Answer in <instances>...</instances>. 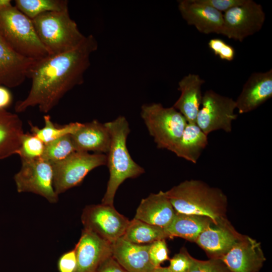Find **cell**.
I'll return each instance as SVG.
<instances>
[{
    "label": "cell",
    "instance_id": "obj_1",
    "mask_svg": "<svg viewBox=\"0 0 272 272\" xmlns=\"http://www.w3.org/2000/svg\"><path fill=\"white\" fill-rule=\"evenodd\" d=\"M97 48L95 37L89 35L73 49L37 60L29 76L31 88L26 97L16 103V112L33 107L42 113L50 111L69 91L83 83L91 55Z\"/></svg>",
    "mask_w": 272,
    "mask_h": 272
},
{
    "label": "cell",
    "instance_id": "obj_2",
    "mask_svg": "<svg viewBox=\"0 0 272 272\" xmlns=\"http://www.w3.org/2000/svg\"><path fill=\"white\" fill-rule=\"evenodd\" d=\"M165 193L177 213L205 216L215 225L227 220L226 195L201 180H185Z\"/></svg>",
    "mask_w": 272,
    "mask_h": 272
},
{
    "label": "cell",
    "instance_id": "obj_3",
    "mask_svg": "<svg viewBox=\"0 0 272 272\" xmlns=\"http://www.w3.org/2000/svg\"><path fill=\"white\" fill-rule=\"evenodd\" d=\"M111 137L110 145L106 154L109 178L102 203L113 206L115 195L119 186L128 178H134L145 172L144 169L131 158L126 147L130 132L125 117L119 116L114 120L104 123Z\"/></svg>",
    "mask_w": 272,
    "mask_h": 272
},
{
    "label": "cell",
    "instance_id": "obj_4",
    "mask_svg": "<svg viewBox=\"0 0 272 272\" xmlns=\"http://www.w3.org/2000/svg\"><path fill=\"white\" fill-rule=\"evenodd\" d=\"M37 36L49 55L70 51L85 39L68 9L42 14L32 20Z\"/></svg>",
    "mask_w": 272,
    "mask_h": 272
},
{
    "label": "cell",
    "instance_id": "obj_5",
    "mask_svg": "<svg viewBox=\"0 0 272 272\" xmlns=\"http://www.w3.org/2000/svg\"><path fill=\"white\" fill-rule=\"evenodd\" d=\"M0 35L14 51L24 57L39 60L49 55L32 20L15 6L0 9Z\"/></svg>",
    "mask_w": 272,
    "mask_h": 272
},
{
    "label": "cell",
    "instance_id": "obj_6",
    "mask_svg": "<svg viewBox=\"0 0 272 272\" xmlns=\"http://www.w3.org/2000/svg\"><path fill=\"white\" fill-rule=\"evenodd\" d=\"M141 116L157 147L173 153L187 123L182 114L173 106L153 103L142 106Z\"/></svg>",
    "mask_w": 272,
    "mask_h": 272
},
{
    "label": "cell",
    "instance_id": "obj_7",
    "mask_svg": "<svg viewBox=\"0 0 272 272\" xmlns=\"http://www.w3.org/2000/svg\"><path fill=\"white\" fill-rule=\"evenodd\" d=\"M106 163V154L75 151L63 160L52 164L55 192L59 195L79 185L90 171Z\"/></svg>",
    "mask_w": 272,
    "mask_h": 272
},
{
    "label": "cell",
    "instance_id": "obj_8",
    "mask_svg": "<svg viewBox=\"0 0 272 272\" xmlns=\"http://www.w3.org/2000/svg\"><path fill=\"white\" fill-rule=\"evenodd\" d=\"M20 170L14 179L18 192H31L39 195L49 202L58 201V195L53 186V170L52 164L42 158L21 159Z\"/></svg>",
    "mask_w": 272,
    "mask_h": 272
},
{
    "label": "cell",
    "instance_id": "obj_9",
    "mask_svg": "<svg viewBox=\"0 0 272 272\" xmlns=\"http://www.w3.org/2000/svg\"><path fill=\"white\" fill-rule=\"evenodd\" d=\"M201 104L196 123L206 134L220 129L231 132L232 121L237 117L235 100L209 90L202 95Z\"/></svg>",
    "mask_w": 272,
    "mask_h": 272
},
{
    "label": "cell",
    "instance_id": "obj_10",
    "mask_svg": "<svg viewBox=\"0 0 272 272\" xmlns=\"http://www.w3.org/2000/svg\"><path fill=\"white\" fill-rule=\"evenodd\" d=\"M265 20L262 6L253 0H245L224 13L222 35L242 42L260 30Z\"/></svg>",
    "mask_w": 272,
    "mask_h": 272
},
{
    "label": "cell",
    "instance_id": "obj_11",
    "mask_svg": "<svg viewBox=\"0 0 272 272\" xmlns=\"http://www.w3.org/2000/svg\"><path fill=\"white\" fill-rule=\"evenodd\" d=\"M81 220L84 228L111 244L123 236L129 223L113 206L102 203L87 206L83 211Z\"/></svg>",
    "mask_w": 272,
    "mask_h": 272
},
{
    "label": "cell",
    "instance_id": "obj_12",
    "mask_svg": "<svg viewBox=\"0 0 272 272\" xmlns=\"http://www.w3.org/2000/svg\"><path fill=\"white\" fill-rule=\"evenodd\" d=\"M74 249L77 257L74 272H95L105 259L112 255V244L85 228Z\"/></svg>",
    "mask_w": 272,
    "mask_h": 272
},
{
    "label": "cell",
    "instance_id": "obj_13",
    "mask_svg": "<svg viewBox=\"0 0 272 272\" xmlns=\"http://www.w3.org/2000/svg\"><path fill=\"white\" fill-rule=\"evenodd\" d=\"M220 259L230 272H258L266 260L260 243L245 235Z\"/></svg>",
    "mask_w": 272,
    "mask_h": 272
},
{
    "label": "cell",
    "instance_id": "obj_14",
    "mask_svg": "<svg viewBox=\"0 0 272 272\" xmlns=\"http://www.w3.org/2000/svg\"><path fill=\"white\" fill-rule=\"evenodd\" d=\"M178 8L183 19L200 33L221 34L223 14L201 0H180Z\"/></svg>",
    "mask_w": 272,
    "mask_h": 272
},
{
    "label": "cell",
    "instance_id": "obj_15",
    "mask_svg": "<svg viewBox=\"0 0 272 272\" xmlns=\"http://www.w3.org/2000/svg\"><path fill=\"white\" fill-rule=\"evenodd\" d=\"M243 236L237 232L226 220L208 227L199 234L195 242L211 258L220 259Z\"/></svg>",
    "mask_w": 272,
    "mask_h": 272
},
{
    "label": "cell",
    "instance_id": "obj_16",
    "mask_svg": "<svg viewBox=\"0 0 272 272\" xmlns=\"http://www.w3.org/2000/svg\"><path fill=\"white\" fill-rule=\"evenodd\" d=\"M36 60L16 52L0 35V85L14 88L23 84Z\"/></svg>",
    "mask_w": 272,
    "mask_h": 272
},
{
    "label": "cell",
    "instance_id": "obj_17",
    "mask_svg": "<svg viewBox=\"0 0 272 272\" xmlns=\"http://www.w3.org/2000/svg\"><path fill=\"white\" fill-rule=\"evenodd\" d=\"M272 97V70L253 73L244 84L235 101L239 114L257 108Z\"/></svg>",
    "mask_w": 272,
    "mask_h": 272
},
{
    "label": "cell",
    "instance_id": "obj_18",
    "mask_svg": "<svg viewBox=\"0 0 272 272\" xmlns=\"http://www.w3.org/2000/svg\"><path fill=\"white\" fill-rule=\"evenodd\" d=\"M150 244H137L120 237L112 244V256L128 272H152Z\"/></svg>",
    "mask_w": 272,
    "mask_h": 272
},
{
    "label": "cell",
    "instance_id": "obj_19",
    "mask_svg": "<svg viewBox=\"0 0 272 272\" xmlns=\"http://www.w3.org/2000/svg\"><path fill=\"white\" fill-rule=\"evenodd\" d=\"M76 151L107 154L110 147L111 137L105 123L97 120L82 123L71 134Z\"/></svg>",
    "mask_w": 272,
    "mask_h": 272
},
{
    "label": "cell",
    "instance_id": "obj_20",
    "mask_svg": "<svg viewBox=\"0 0 272 272\" xmlns=\"http://www.w3.org/2000/svg\"><path fill=\"white\" fill-rule=\"evenodd\" d=\"M175 214L165 192L160 191L142 199L134 218L164 228L171 223Z\"/></svg>",
    "mask_w": 272,
    "mask_h": 272
},
{
    "label": "cell",
    "instance_id": "obj_21",
    "mask_svg": "<svg viewBox=\"0 0 272 272\" xmlns=\"http://www.w3.org/2000/svg\"><path fill=\"white\" fill-rule=\"evenodd\" d=\"M204 80L198 75L189 74L178 82L179 98L173 107L180 112L188 123H196V117L201 104V86Z\"/></svg>",
    "mask_w": 272,
    "mask_h": 272
},
{
    "label": "cell",
    "instance_id": "obj_22",
    "mask_svg": "<svg viewBox=\"0 0 272 272\" xmlns=\"http://www.w3.org/2000/svg\"><path fill=\"white\" fill-rule=\"evenodd\" d=\"M24 133L19 117L0 109V159L17 153Z\"/></svg>",
    "mask_w": 272,
    "mask_h": 272
},
{
    "label": "cell",
    "instance_id": "obj_23",
    "mask_svg": "<svg viewBox=\"0 0 272 272\" xmlns=\"http://www.w3.org/2000/svg\"><path fill=\"white\" fill-rule=\"evenodd\" d=\"M214 224L205 216L176 212L172 221L164 229L168 238L180 237L195 242L202 232Z\"/></svg>",
    "mask_w": 272,
    "mask_h": 272
},
{
    "label": "cell",
    "instance_id": "obj_24",
    "mask_svg": "<svg viewBox=\"0 0 272 272\" xmlns=\"http://www.w3.org/2000/svg\"><path fill=\"white\" fill-rule=\"evenodd\" d=\"M208 144V135L196 123L187 122L173 153L195 164Z\"/></svg>",
    "mask_w": 272,
    "mask_h": 272
},
{
    "label": "cell",
    "instance_id": "obj_25",
    "mask_svg": "<svg viewBox=\"0 0 272 272\" xmlns=\"http://www.w3.org/2000/svg\"><path fill=\"white\" fill-rule=\"evenodd\" d=\"M122 237L137 244H149L159 240L168 238L163 228L149 224L135 218L129 221Z\"/></svg>",
    "mask_w": 272,
    "mask_h": 272
},
{
    "label": "cell",
    "instance_id": "obj_26",
    "mask_svg": "<svg viewBox=\"0 0 272 272\" xmlns=\"http://www.w3.org/2000/svg\"><path fill=\"white\" fill-rule=\"evenodd\" d=\"M45 125L41 128L29 123L31 133L37 137L45 145L67 134L75 132L82 123L71 122L63 126L56 125L51 120L49 115L44 116Z\"/></svg>",
    "mask_w": 272,
    "mask_h": 272
},
{
    "label": "cell",
    "instance_id": "obj_27",
    "mask_svg": "<svg viewBox=\"0 0 272 272\" xmlns=\"http://www.w3.org/2000/svg\"><path fill=\"white\" fill-rule=\"evenodd\" d=\"M15 6L31 20L47 12L68 9L66 0H15Z\"/></svg>",
    "mask_w": 272,
    "mask_h": 272
},
{
    "label": "cell",
    "instance_id": "obj_28",
    "mask_svg": "<svg viewBox=\"0 0 272 272\" xmlns=\"http://www.w3.org/2000/svg\"><path fill=\"white\" fill-rule=\"evenodd\" d=\"M75 151L71 134H67L45 144L41 158L53 164L63 160Z\"/></svg>",
    "mask_w": 272,
    "mask_h": 272
},
{
    "label": "cell",
    "instance_id": "obj_29",
    "mask_svg": "<svg viewBox=\"0 0 272 272\" xmlns=\"http://www.w3.org/2000/svg\"><path fill=\"white\" fill-rule=\"evenodd\" d=\"M45 144L32 133H24L17 152L21 159L32 160L42 157Z\"/></svg>",
    "mask_w": 272,
    "mask_h": 272
},
{
    "label": "cell",
    "instance_id": "obj_30",
    "mask_svg": "<svg viewBox=\"0 0 272 272\" xmlns=\"http://www.w3.org/2000/svg\"><path fill=\"white\" fill-rule=\"evenodd\" d=\"M187 272H230L220 259L210 258L200 260L191 257V263Z\"/></svg>",
    "mask_w": 272,
    "mask_h": 272
},
{
    "label": "cell",
    "instance_id": "obj_31",
    "mask_svg": "<svg viewBox=\"0 0 272 272\" xmlns=\"http://www.w3.org/2000/svg\"><path fill=\"white\" fill-rule=\"evenodd\" d=\"M149 255L150 261L155 268L160 266L164 261L169 260L165 239L159 240L150 244Z\"/></svg>",
    "mask_w": 272,
    "mask_h": 272
},
{
    "label": "cell",
    "instance_id": "obj_32",
    "mask_svg": "<svg viewBox=\"0 0 272 272\" xmlns=\"http://www.w3.org/2000/svg\"><path fill=\"white\" fill-rule=\"evenodd\" d=\"M208 46L215 55L218 56L222 60L230 61L235 58L234 48L222 39L214 38L210 39Z\"/></svg>",
    "mask_w": 272,
    "mask_h": 272
},
{
    "label": "cell",
    "instance_id": "obj_33",
    "mask_svg": "<svg viewBox=\"0 0 272 272\" xmlns=\"http://www.w3.org/2000/svg\"><path fill=\"white\" fill-rule=\"evenodd\" d=\"M191 257L186 249L182 248L179 253L169 259L170 264L167 267L171 272H187Z\"/></svg>",
    "mask_w": 272,
    "mask_h": 272
},
{
    "label": "cell",
    "instance_id": "obj_34",
    "mask_svg": "<svg viewBox=\"0 0 272 272\" xmlns=\"http://www.w3.org/2000/svg\"><path fill=\"white\" fill-rule=\"evenodd\" d=\"M76 266L77 257L74 248L63 253L57 261L58 272H74Z\"/></svg>",
    "mask_w": 272,
    "mask_h": 272
},
{
    "label": "cell",
    "instance_id": "obj_35",
    "mask_svg": "<svg viewBox=\"0 0 272 272\" xmlns=\"http://www.w3.org/2000/svg\"><path fill=\"white\" fill-rule=\"evenodd\" d=\"M245 0H201L216 10L224 13L236 6L242 4Z\"/></svg>",
    "mask_w": 272,
    "mask_h": 272
},
{
    "label": "cell",
    "instance_id": "obj_36",
    "mask_svg": "<svg viewBox=\"0 0 272 272\" xmlns=\"http://www.w3.org/2000/svg\"><path fill=\"white\" fill-rule=\"evenodd\" d=\"M95 272H128L113 257L110 256L105 259Z\"/></svg>",
    "mask_w": 272,
    "mask_h": 272
},
{
    "label": "cell",
    "instance_id": "obj_37",
    "mask_svg": "<svg viewBox=\"0 0 272 272\" xmlns=\"http://www.w3.org/2000/svg\"><path fill=\"white\" fill-rule=\"evenodd\" d=\"M13 100L12 95L7 87L0 85V109L9 106Z\"/></svg>",
    "mask_w": 272,
    "mask_h": 272
},
{
    "label": "cell",
    "instance_id": "obj_38",
    "mask_svg": "<svg viewBox=\"0 0 272 272\" xmlns=\"http://www.w3.org/2000/svg\"><path fill=\"white\" fill-rule=\"evenodd\" d=\"M10 0H0V9H4L13 6Z\"/></svg>",
    "mask_w": 272,
    "mask_h": 272
},
{
    "label": "cell",
    "instance_id": "obj_39",
    "mask_svg": "<svg viewBox=\"0 0 272 272\" xmlns=\"http://www.w3.org/2000/svg\"><path fill=\"white\" fill-rule=\"evenodd\" d=\"M152 272H171L167 267H161V266L156 268Z\"/></svg>",
    "mask_w": 272,
    "mask_h": 272
}]
</instances>
